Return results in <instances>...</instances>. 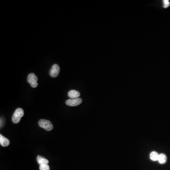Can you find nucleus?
<instances>
[{
    "instance_id": "nucleus-1",
    "label": "nucleus",
    "mask_w": 170,
    "mask_h": 170,
    "mask_svg": "<svg viewBox=\"0 0 170 170\" xmlns=\"http://www.w3.org/2000/svg\"><path fill=\"white\" fill-rule=\"evenodd\" d=\"M24 115V112L22 108H17L14 112L12 117V122L14 123H18L21 120V118Z\"/></svg>"
},
{
    "instance_id": "nucleus-2",
    "label": "nucleus",
    "mask_w": 170,
    "mask_h": 170,
    "mask_svg": "<svg viewBox=\"0 0 170 170\" xmlns=\"http://www.w3.org/2000/svg\"><path fill=\"white\" fill-rule=\"evenodd\" d=\"M38 124L39 126L42 128L44 129L47 131H51L53 130V125L51 122L49 120H45V119H41L38 122Z\"/></svg>"
},
{
    "instance_id": "nucleus-3",
    "label": "nucleus",
    "mask_w": 170,
    "mask_h": 170,
    "mask_svg": "<svg viewBox=\"0 0 170 170\" xmlns=\"http://www.w3.org/2000/svg\"><path fill=\"white\" fill-rule=\"evenodd\" d=\"M27 80V82L31 85V87L35 88L38 86V83L37 82L38 80L37 77L34 73H30L28 75Z\"/></svg>"
},
{
    "instance_id": "nucleus-4",
    "label": "nucleus",
    "mask_w": 170,
    "mask_h": 170,
    "mask_svg": "<svg viewBox=\"0 0 170 170\" xmlns=\"http://www.w3.org/2000/svg\"><path fill=\"white\" fill-rule=\"evenodd\" d=\"M82 102V100L80 98H70L66 101V104L67 105L70 106H76L80 104Z\"/></svg>"
},
{
    "instance_id": "nucleus-5",
    "label": "nucleus",
    "mask_w": 170,
    "mask_h": 170,
    "mask_svg": "<svg viewBox=\"0 0 170 170\" xmlns=\"http://www.w3.org/2000/svg\"><path fill=\"white\" fill-rule=\"evenodd\" d=\"M60 72V67L58 64L53 65L50 70V75L53 78H56L59 74Z\"/></svg>"
},
{
    "instance_id": "nucleus-6",
    "label": "nucleus",
    "mask_w": 170,
    "mask_h": 170,
    "mask_svg": "<svg viewBox=\"0 0 170 170\" xmlns=\"http://www.w3.org/2000/svg\"><path fill=\"white\" fill-rule=\"evenodd\" d=\"M68 96L70 98H79L80 96V94L78 91L75 90H71L68 92Z\"/></svg>"
},
{
    "instance_id": "nucleus-7",
    "label": "nucleus",
    "mask_w": 170,
    "mask_h": 170,
    "mask_svg": "<svg viewBox=\"0 0 170 170\" xmlns=\"http://www.w3.org/2000/svg\"><path fill=\"white\" fill-rule=\"evenodd\" d=\"M10 141L7 138L3 136V135H0V144L3 147H6L9 145Z\"/></svg>"
},
{
    "instance_id": "nucleus-8",
    "label": "nucleus",
    "mask_w": 170,
    "mask_h": 170,
    "mask_svg": "<svg viewBox=\"0 0 170 170\" xmlns=\"http://www.w3.org/2000/svg\"><path fill=\"white\" fill-rule=\"evenodd\" d=\"M37 162L40 165H48L49 163V161L44 158L43 157H41L40 155H38L37 158Z\"/></svg>"
},
{
    "instance_id": "nucleus-9",
    "label": "nucleus",
    "mask_w": 170,
    "mask_h": 170,
    "mask_svg": "<svg viewBox=\"0 0 170 170\" xmlns=\"http://www.w3.org/2000/svg\"><path fill=\"white\" fill-rule=\"evenodd\" d=\"M167 161V157L165 154H159L158 157V161L160 164H164Z\"/></svg>"
},
{
    "instance_id": "nucleus-10",
    "label": "nucleus",
    "mask_w": 170,
    "mask_h": 170,
    "mask_svg": "<svg viewBox=\"0 0 170 170\" xmlns=\"http://www.w3.org/2000/svg\"><path fill=\"white\" fill-rule=\"evenodd\" d=\"M159 154H158L155 151H153L150 154V158L153 161H158V157Z\"/></svg>"
},
{
    "instance_id": "nucleus-11",
    "label": "nucleus",
    "mask_w": 170,
    "mask_h": 170,
    "mask_svg": "<svg viewBox=\"0 0 170 170\" xmlns=\"http://www.w3.org/2000/svg\"><path fill=\"white\" fill-rule=\"evenodd\" d=\"M40 170H50V167L48 165H40L39 166Z\"/></svg>"
},
{
    "instance_id": "nucleus-12",
    "label": "nucleus",
    "mask_w": 170,
    "mask_h": 170,
    "mask_svg": "<svg viewBox=\"0 0 170 170\" xmlns=\"http://www.w3.org/2000/svg\"><path fill=\"white\" fill-rule=\"evenodd\" d=\"M163 7L164 8H167L170 5V1L168 0H164L163 1Z\"/></svg>"
}]
</instances>
